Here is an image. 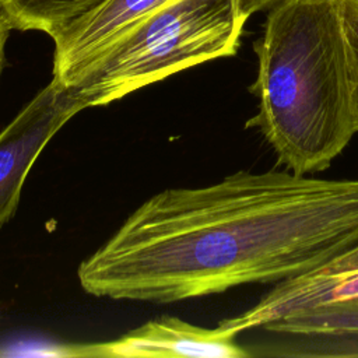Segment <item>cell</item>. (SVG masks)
<instances>
[{"mask_svg": "<svg viewBox=\"0 0 358 358\" xmlns=\"http://www.w3.org/2000/svg\"><path fill=\"white\" fill-rule=\"evenodd\" d=\"M358 250V179L238 171L166 189L129 215L77 270L87 294L176 302L280 282Z\"/></svg>", "mask_w": 358, "mask_h": 358, "instance_id": "obj_1", "label": "cell"}, {"mask_svg": "<svg viewBox=\"0 0 358 358\" xmlns=\"http://www.w3.org/2000/svg\"><path fill=\"white\" fill-rule=\"evenodd\" d=\"M239 331L224 322L215 329L161 316L122 337L102 343L55 347L53 355L74 358H245L250 352L236 343Z\"/></svg>", "mask_w": 358, "mask_h": 358, "instance_id": "obj_5", "label": "cell"}, {"mask_svg": "<svg viewBox=\"0 0 358 358\" xmlns=\"http://www.w3.org/2000/svg\"><path fill=\"white\" fill-rule=\"evenodd\" d=\"M257 113L246 122L296 175L322 172L358 133L344 0H281L253 45Z\"/></svg>", "mask_w": 358, "mask_h": 358, "instance_id": "obj_2", "label": "cell"}, {"mask_svg": "<svg viewBox=\"0 0 358 358\" xmlns=\"http://www.w3.org/2000/svg\"><path fill=\"white\" fill-rule=\"evenodd\" d=\"M337 263L343 267H355V266H358V250L343 256L341 259L337 260Z\"/></svg>", "mask_w": 358, "mask_h": 358, "instance_id": "obj_11", "label": "cell"}, {"mask_svg": "<svg viewBox=\"0 0 358 358\" xmlns=\"http://www.w3.org/2000/svg\"><path fill=\"white\" fill-rule=\"evenodd\" d=\"M109 0H0V14L11 29L56 34L92 14Z\"/></svg>", "mask_w": 358, "mask_h": 358, "instance_id": "obj_7", "label": "cell"}, {"mask_svg": "<svg viewBox=\"0 0 358 358\" xmlns=\"http://www.w3.org/2000/svg\"><path fill=\"white\" fill-rule=\"evenodd\" d=\"M241 0H172L122 34L71 87L109 105L201 63L234 56L248 21Z\"/></svg>", "mask_w": 358, "mask_h": 358, "instance_id": "obj_3", "label": "cell"}, {"mask_svg": "<svg viewBox=\"0 0 358 358\" xmlns=\"http://www.w3.org/2000/svg\"><path fill=\"white\" fill-rule=\"evenodd\" d=\"M10 31H11L10 25L7 24L4 17L0 14V76L6 63V43H7Z\"/></svg>", "mask_w": 358, "mask_h": 358, "instance_id": "obj_10", "label": "cell"}, {"mask_svg": "<svg viewBox=\"0 0 358 358\" xmlns=\"http://www.w3.org/2000/svg\"><path fill=\"white\" fill-rule=\"evenodd\" d=\"M357 303H358V302H357Z\"/></svg>", "mask_w": 358, "mask_h": 358, "instance_id": "obj_12", "label": "cell"}, {"mask_svg": "<svg viewBox=\"0 0 358 358\" xmlns=\"http://www.w3.org/2000/svg\"><path fill=\"white\" fill-rule=\"evenodd\" d=\"M278 1H281V0H241V4H242L243 11L248 14V17H250L252 14H255L257 11H264V10L271 8Z\"/></svg>", "mask_w": 358, "mask_h": 358, "instance_id": "obj_9", "label": "cell"}, {"mask_svg": "<svg viewBox=\"0 0 358 358\" xmlns=\"http://www.w3.org/2000/svg\"><path fill=\"white\" fill-rule=\"evenodd\" d=\"M172 0H109L56 34L52 81L74 87L87 69L122 34Z\"/></svg>", "mask_w": 358, "mask_h": 358, "instance_id": "obj_6", "label": "cell"}, {"mask_svg": "<svg viewBox=\"0 0 358 358\" xmlns=\"http://www.w3.org/2000/svg\"><path fill=\"white\" fill-rule=\"evenodd\" d=\"M344 17L345 28L350 39L354 64H355V77H357V99H358V0H344Z\"/></svg>", "mask_w": 358, "mask_h": 358, "instance_id": "obj_8", "label": "cell"}, {"mask_svg": "<svg viewBox=\"0 0 358 358\" xmlns=\"http://www.w3.org/2000/svg\"><path fill=\"white\" fill-rule=\"evenodd\" d=\"M85 108L71 88L50 80L0 131V228L17 211L22 185L45 145Z\"/></svg>", "mask_w": 358, "mask_h": 358, "instance_id": "obj_4", "label": "cell"}]
</instances>
